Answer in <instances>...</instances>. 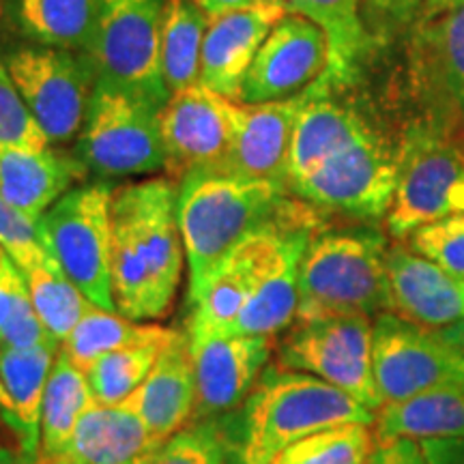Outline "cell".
I'll return each instance as SVG.
<instances>
[{
    "instance_id": "cell-12",
    "label": "cell",
    "mask_w": 464,
    "mask_h": 464,
    "mask_svg": "<svg viewBox=\"0 0 464 464\" xmlns=\"http://www.w3.org/2000/svg\"><path fill=\"white\" fill-rule=\"evenodd\" d=\"M5 65L50 144L69 142L82 131L97 82L89 58L39 45L14 52Z\"/></svg>"
},
{
    "instance_id": "cell-26",
    "label": "cell",
    "mask_w": 464,
    "mask_h": 464,
    "mask_svg": "<svg viewBox=\"0 0 464 464\" xmlns=\"http://www.w3.org/2000/svg\"><path fill=\"white\" fill-rule=\"evenodd\" d=\"M286 11L305 15L327 37V72L318 80L329 89L355 82L359 65L372 42L363 24L362 0H288Z\"/></svg>"
},
{
    "instance_id": "cell-20",
    "label": "cell",
    "mask_w": 464,
    "mask_h": 464,
    "mask_svg": "<svg viewBox=\"0 0 464 464\" xmlns=\"http://www.w3.org/2000/svg\"><path fill=\"white\" fill-rule=\"evenodd\" d=\"M121 404L140 417L164 443L189 426L196 409V370L188 332H177L161 348L142 385Z\"/></svg>"
},
{
    "instance_id": "cell-13",
    "label": "cell",
    "mask_w": 464,
    "mask_h": 464,
    "mask_svg": "<svg viewBox=\"0 0 464 464\" xmlns=\"http://www.w3.org/2000/svg\"><path fill=\"white\" fill-rule=\"evenodd\" d=\"M239 102L218 95L200 82L174 92L160 112L166 170L174 177L219 170L235 136Z\"/></svg>"
},
{
    "instance_id": "cell-45",
    "label": "cell",
    "mask_w": 464,
    "mask_h": 464,
    "mask_svg": "<svg viewBox=\"0 0 464 464\" xmlns=\"http://www.w3.org/2000/svg\"><path fill=\"white\" fill-rule=\"evenodd\" d=\"M437 332L443 335L445 340H450L451 344L458 346V348H462V351H464V321L450 324V327L437 329Z\"/></svg>"
},
{
    "instance_id": "cell-1",
    "label": "cell",
    "mask_w": 464,
    "mask_h": 464,
    "mask_svg": "<svg viewBox=\"0 0 464 464\" xmlns=\"http://www.w3.org/2000/svg\"><path fill=\"white\" fill-rule=\"evenodd\" d=\"M110 219L116 312L140 323L166 316L181 286L185 258L177 188L168 179L125 185L112 194Z\"/></svg>"
},
{
    "instance_id": "cell-11",
    "label": "cell",
    "mask_w": 464,
    "mask_h": 464,
    "mask_svg": "<svg viewBox=\"0 0 464 464\" xmlns=\"http://www.w3.org/2000/svg\"><path fill=\"white\" fill-rule=\"evenodd\" d=\"M372 372L381 402H402L464 385V351L437 329L382 312L372 329Z\"/></svg>"
},
{
    "instance_id": "cell-18",
    "label": "cell",
    "mask_w": 464,
    "mask_h": 464,
    "mask_svg": "<svg viewBox=\"0 0 464 464\" xmlns=\"http://www.w3.org/2000/svg\"><path fill=\"white\" fill-rule=\"evenodd\" d=\"M390 312L428 329L464 321V276L451 274L409 246L387 252Z\"/></svg>"
},
{
    "instance_id": "cell-49",
    "label": "cell",
    "mask_w": 464,
    "mask_h": 464,
    "mask_svg": "<svg viewBox=\"0 0 464 464\" xmlns=\"http://www.w3.org/2000/svg\"><path fill=\"white\" fill-rule=\"evenodd\" d=\"M0 14H3V0H0Z\"/></svg>"
},
{
    "instance_id": "cell-5",
    "label": "cell",
    "mask_w": 464,
    "mask_h": 464,
    "mask_svg": "<svg viewBox=\"0 0 464 464\" xmlns=\"http://www.w3.org/2000/svg\"><path fill=\"white\" fill-rule=\"evenodd\" d=\"M112 194L103 181L80 185L61 196L37 222L45 252L92 305L108 312H116L110 274Z\"/></svg>"
},
{
    "instance_id": "cell-36",
    "label": "cell",
    "mask_w": 464,
    "mask_h": 464,
    "mask_svg": "<svg viewBox=\"0 0 464 464\" xmlns=\"http://www.w3.org/2000/svg\"><path fill=\"white\" fill-rule=\"evenodd\" d=\"M409 247L451 274L464 276V216L421 226L409 237Z\"/></svg>"
},
{
    "instance_id": "cell-44",
    "label": "cell",
    "mask_w": 464,
    "mask_h": 464,
    "mask_svg": "<svg viewBox=\"0 0 464 464\" xmlns=\"http://www.w3.org/2000/svg\"><path fill=\"white\" fill-rule=\"evenodd\" d=\"M37 462L22 454L20 448H9V445L0 443V464H37Z\"/></svg>"
},
{
    "instance_id": "cell-32",
    "label": "cell",
    "mask_w": 464,
    "mask_h": 464,
    "mask_svg": "<svg viewBox=\"0 0 464 464\" xmlns=\"http://www.w3.org/2000/svg\"><path fill=\"white\" fill-rule=\"evenodd\" d=\"M374 448L372 423H346L290 445L271 464H365Z\"/></svg>"
},
{
    "instance_id": "cell-34",
    "label": "cell",
    "mask_w": 464,
    "mask_h": 464,
    "mask_svg": "<svg viewBox=\"0 0 464 464\" xmlns=\"http://www.w3.org/2000/svg\"><path fill=\"white\" fill-rule=\"evenodd\" d=\"M149 464H230L218 421L189 423L161 445Z\"/></svg>"
},
{
    "instance_id": "cell-3",
    "label": "cell",
    "mask_w": 464,
    "mask_h": 464,
    "mask_svg": "<svg viewBox=\"0 0 464 464\" xmlns=\"http://www.w3.org/2000/svg\"><path fill=\"white\" fill-rule=\"evenodd\" d=\"M288 188L232 174L196 170L177 189V222L189 271V297L254 232L276 224L295 205Z\"/></svg>"
},
{
    "instance_id": "cell-38",
    "label": "cell",
    "mask_w": 464,
    "mask_h": 464,
    "mask_svg": "<svg viewBox=\"0 0 464 464\" xmlns=\"http://www.w3.org/2000/svg\"><path fill=\"white\" fill-rule=\"evenodd\" d=\"M426 0H362V15L370 39L390 42L413 24Z\"/></svg>"
},
{
    "instance_id": "cell-33",
    "label": "cell",
    "mask_w": 464,
    "mask_h": 464,
    "mask_svg": "<svg viewBox=\"0 0 464 464\" xmlns=\"http://www.w3.org/2000/svg\"><path fill=\"white\" fill-rule=\"evenodd\" d=\"M166 346V344H164ZM164 346H131L108 353L86 370L92 396L100 404H121L142 385Z\"/></svg>"
},
{
    "instance_id": "cell-47",
    "label": "cell",
    "mask_w": 464,
    "mask_h": 464,
    "mask_svg": "<svg viewBox=\"0 0 464 464\" xmlns=\"http://www.w3.org/2000/svg\"><path fill=\"white\" fill-rule=\"evenodd\" d=\"M37 464H75L69 460L67 456H61V458H48V460H39Z\"/></svg>"
},
{
    "instance_id": "cell-22",
    "label": "cell",
    "mask_w": 464,
    "mask_h": 464,
    "mask_svg": "<svg viewBox=\"0 0 464 464\" xmlns=\"http://www.w3.org/2000/svg\"><path fill=\"white\" fill-rule=\"evenodd\" d=\"M84 170L82 161L63 158L52 149L0 144V196L34 222L73 189Z\"/></svg>"
},
{
    "instance_id": "cell-8",
    "label": "cell",
    "mask_w": 464,
    "mask_h": 464,
    "mask_svg": "<svg viewBox=\"0 0 464 464\" xmlns=\"http://www.w3.org/2000/svg\"><path fill=\"white\" fill-rule=\"evenodd\" d=\"M160 108L114 86L95 82L80 131L78 158L102 179L138 177L164 170L166 153Z\"/></svg>"
},
{
    "instance_id": "cell-7",
    "label": "cell",
    "mask_w": 464,
    "mask_h": 464,
    "mask_svg": "<svg viewBox=\"0 0 464 464\" xmlns=\"http://www.w3.org/2000/svg\"><path fill=\"white\" fill-rule=\"evenodd\" d=\"M161 0H102L95 34L86 50L97 82L164 108L170 91L161 80Z\"/></svg>"
},
{
    "instance_id": "cell-46",
    "label": "cell",
    "mask_w": 464,
    "mask_h": 464,
    "mask_svg": "<svg viewBox=\"0 0 464 464\" xmlns=\"http://www.w3.org/2000/svg\"><path fill=\"white\" fill-rule=\"evenodd\" d=\"M9 411H11V404H9L7 392H5L3 381H0V420H3V423H7V420H9Z\"/></svg>"
},
{
    "instance_id": "cell-15",
    "label": "cell",
    "mask_w": 464,
    "mask_h": 464,
    "mask_svg": "<svg viewBox=\"0 0 464 464\" xmlns=\"http://www.w3.org/2000/svg\"><path fill=\"white\" fill-rule=\"evenodd\" d=\"M409 73L428 125L445 131L464 123V7L417 24Z\"/></svg>"
},
{
    "instance_id": "cell-4",
    "label": "cell",
    "mask_w": 464,
    "mask_h": 464,
    "mask_svg": "<svg viewBox=\"0 0 464 464\" xmlns=\"http://www.w3.org/2000/svg\"><path fill=\"white\" fill-rule=\"evenodd\" d=\"M387 252L372 228L316 230L301 258L295 321L390 312Z\"/></svg>"
},
{
    "instance_id": "cell-41",
    "label": "cell",
    "mask_w": 464,
    "mask_h": 464,
    "mask_svg": "<svg viewBox=\"0 0 464 464\" xmlns=\"http://www.w3.org/2000/svg\"><path fill=\"white\" fill-rule=\"evenodd\" d=\"M430 464H464V440H421Z\"/></svg>"
},
{
    "instance_id": "cell-2",
    "label": "cell",
    "mask_w": 464,
    "mask_h": 464,
    "mask_svg": "<svg viewBox=\"0 0 464 464\" xmlns=\"http://www.w3.org/2000/svg\"><path fill=\"white\" fill-rule=\"evenodd\" d=\"M376 413L316 376L266 365L246 402L219 420L230 464H271L312 434L346 423H374Z\"/></svg>"
},
{
    "instance_id": "cell-27",
    "label": "cell",
    "mask_w": 464,
    "mask_h": 464,
    "mask_svg": "<svg viewBox=\"0 0 464 464\" xmlns=\"http://www.w3.org/2000/svg\"><path fill=\"white\" fill-rule=\"evenodd\" d=\"M177 332L179 329L131 321L123 314L91 305L61 344V353L86 372L97 359L108 353L131 346H164Z\"/></svg>"
},
{
    "instance_id": "cell-40",
    "label": "cell",
    "mask_w": 464,
    "mask_h": 464,
    "mask_svg": "<svg viewBox=\"0 0 464 464\" xmlns=\"http://www.w3.org/2000/svg\"><path fill=\"white\" fill-rule=\"evenodd\" d=\"M365 464H430L421 440L393 439L376 443Z\"/></svg>"
},
{
    "instance_id": "cell-48",
    "label": "cell",
    "mask_w": 464,
    "mask_h": 464,
    "mask_svg": "<svg viewBox=\"0 0 464 464\" xmlns=\"http://www.w3.org/2000/svg\"><path fill=\"white\" fill-rule=\"evenodd\" d=\"M263 3H265V5H277V7H284V9H286V3H288V0H263Z\"/></svg>"
},
{
    "instance_id": "cell-24",
    "label": "cell",
    "mask_w": 464,
    "mask_h": 464,
    "mask_svg": "<svg viewBox=\"0 0 464 464\" xmlns=\"http://www.w3.org/2000/svg\"><path fill=\"white\" fill-rule=\"evenodd\" d=\"M58 344L33 348H0V381L7 392L11 411L5 426L11 430L17 448L31 460H39V423H42L44 393Z\"/></svg>"
},
{
    "instance_id": "cell-43",
    "label": "cell",
    "mask_w": 464,
    "mask_h": 464,
    "mask_svg": "<svg viewBox=\"0 0 464 464\" xmlns=\"http://www.w3.org/2000/svg\"><path fill=\"white\" fill-rule=\"evenodd\" d=\"M464 7V0H426L421 9L420 22L434 20L439 15H448L451 11H458Z\"/></svg>"
},
{
    "instance_id": "cell-42",
    "label": "cell",
    "mask_w": 464,
    "mask_h": 464,
    "mask_svg": "<svg viewBox=\"0 0 464 464\" xmlns=\"http://www.w3.org/2000/svg\"><path fill=\"white\" fill-rule=\"evenodd\" d=\"M196 3L200 5V9L205 11L208 17L228 14V11L256 7V5H265L263 0H196Z\"/></svg>"
},
{
    "instance_id": "cell-19",
    "label": "cell",
    "mask_w": 464,
    "mask_h": 464,
    "mask_svg": "<svg viewBox=\"0 0 464 464\" xmlns=\"http://www.w3.org/2000/svg\"><path fill=\"white\" fill-rule=\"evenodd\" d=\"M284 14L286 9L277 5H256L208 17L200 58V84L237 102L254 56Z\"/></svg>"
},
{
    "instance_id": "cell-6",
    "label": "cell",
    "mask_w": 464,
    "mask_h": 464,
    "mask_svg": "<svg viewBox=\"0 0 464 464\" xmlns=\"http://www.w3.org/2000/svg\"><path fill=\"white\" fill-rule=\"evenodd\" d=\"M464 216V150L432 125H415L398 147V185L387 232L409 239L421 226Z\"/></svg>"
},
{
    "instance_id": "cell-23",
    "label": "cell",
    "mask_w": 464,
    "mask_h": 464,
    "mask_svg": "<svg viewBox=\"0 0 464 464\" xmlns=\"http://www.w3.org/2000/svg\"><path fill=\"white\" fill-rule=\"evenodd\" d=\"M329 86L316 80L305 89V100L295 121L293 147H290L288 185L305 177L312 168L357 140L370 127L351 108L329 100Z\"/></svg>"
},
{
    "instance_id": "cell-31",
    "label": "cell",
    "mask_w": 464,
    "mask_h": 464,
    "mask_svg": "<svg viewBox=\"0 0 464 464\" xmlns=\"http://www.w3.org/2000/svg\"><path fill=\"white\" fill-rule=\"evenodd\" d=\"M22 274L26 277L28 295L39 321L61 346L92 304L52 256Z\"/></svg>"
},
{
    "instance_id": "cell-25",
    "label": "cell",
    "mask_w": 464,
    "mask_h": 464,
    "mask_svg": "<svg viewBox=\"0 0 464 464\" xmlns=\"http://www.w3.org/2000/svg\"><path fill=\"white\" fill-rule=\"evenodd\" d=\"M372 428L376 443L393 439L464 440V385L382 404Z\"/></svg>"
},
{
    "instance_id": "cell-29",
    "label": "cell",
    "mask_w": 464,
    "mask_h": 464,
    "mask_svg": "<svg viewBox=\"0 0 464 464\" xmlns=\"http://www.w3.org/2000/svg\"><path fill=\"white\" fill-rule=\"evenodd\" d=\"M208 15L196 0H168L160 39V67L166 89L181 92L200 82V58Z\"/></svg>"
},
{
    "instance_id": "cell-28",
    "label": "cell",
    "mask_w": 464,
    "mask_h": 464,
    "mask_svg": "<svg viewBox=\"0 0 464 464\" xmlns=\"http://www.w3.org/2000/svg\"><path fill=\"white\" fill-rule=\"evenodd\" d=\"M92 402H95V396L91 392L86 372L69 362L58 348L44 393L42 423H39V460L65 456L80 417Z\"/></svg>"
},
{
    "instance_id": "cell-37",
    "label": "cell",
    "mask_w": 464,
    "mask_h": 464,
    "mask_svg": "<svg viewBox=\"0 0 464 464\" xmlns=\"http://www.w3.org/2000/svg\"><path fill=\"white\" fill-rule=\"evenodd\" d=\"M0 246L22 271L31 269L50 256L39 241L37 222L0 196Z\"/></svg>"
},
{
    "instance_id": "cell-30",
    "label": "cell",
    "mask_w": 464,
    "mask_h": 464,
    "mask_svg": "<svg viewBox=\"0 0 464 464\" xmlns=\"http://www.w3.org/2000/svg\"><path fill=\"white\" fill-rule=\"evenodd\" d=\"M102 0H20L22 31L39 45L89 50Z\"/></svg>"
},
{
    "instance_id": "cell-9",
    "label": "cell",
    "mask_w": 464,
    "mask_h": 464,
    "mask_svg": "<svg viewBox=\"0 0 464 464\" xmlns=\"http://www.w3.org/2000/svg\"><path fill=\"white\" fill-rule=\"evenodd\" d=\"M398 185V149L370 130L288 185L316 211L355 219L390 213Z\"/></svg>"
},
{
    "instance_id": "cell-39",
    "label": "cell",
    "mask_w": 464,
    "mask_h": 464,
    "mask_svg": "<svg viewBox=\"0 0 464 464\" xmlns=\"http://www.w3.org/2000/svg\"><path fill=\"white\" fill-rule=\"evenodd\" d=\"M31 301L26 277L7 249L0 246V334L22 305Z\"/></svg>"
},
{
    "instance_id": "cell-17",
    "label": "cell",
    "mask_w": 464,
    "mask_h": 464,
    "mask_svg": "<svg viewBox=\"0 0 464 464\" xmlns=\"http://www.w3.org/2000/svg\"><path fill=\"white\" fill-rule=\"evenodd\" d=\"M304 100L305 92H299L284 102L239 103L235 136L222 166L216 172L249 179V181H271L288 188L295 121Z\"/></svg>"
},
{
    "instance_id": "cell-35",
    "label": "cell",
    "mask_w": 464,
    "mask_h": 464,
    "mask_svg": "<svg viewBox=\"0 0 464 464\" xmlns=\"http://www.w3.org/2000/svg\"><path fill=\"white\" fill-rule=\"evenodd\" d=\"M0 144L3 147L50 149L48 136L22 100L3 61H0Z\"/></svg>"
},
{
    "instance_id": "cell-21",
    "label": "cell",
    "mask_w": 464,
    "mask_h": 464,
    "mask_svg": "<svg viewBox=\"0 0 464 464\" xmlns=\"http://www.w3.org/2000/svg\"><path fill=\"white\" fill-rule=\"evenodd\" d=\"M161 445L127 406L95 400L80 417L65 456L75 464H149Z\"/></svg>"
},
{
    "instance_id": "cell-16",
    "label": "cell",
    "mask_w": 464,
    "mask_h": 464,
    "mask_svg": "<svg viewBox=\"0 0 464 464\" xmlns=\"http://www.w3.org/2000/svg\"><path fill=\"white\" fill-rule=\"evenodd\" d=\"M274 346L260 335H216L191 340L196 409L191 423L219 421L235 413L269 365Z\"/></svg>"
},
{
    "instance_id": "cell-14",
    "label": "cell",
    "mask_w": 464,
    "mask_h": 464,
    "mask_svg": "<svg viewBox=\"0 0 464 464\" xmlns=\"http://www.w3.org/2000/svg\"><path fill=\"white\" fill-rule=\"evenodd\" d=\"M323 28L299 14H284L271 28L243 78L239 103L284 102L310 89L327 72Z\"/></svg>"
},
{
    "instance_id": "cell-10",
    "label": "cell",
    "mask_w": 464,
    "mask_h": 464,
    "mask_svg": "<svg viewBox=\"0 0 464 464\" xmlns=\"http://www.w3.org/2000/svg\"><path fill=\"white\" fill-rule=\"evenodd\" d=\"M372 329L365 314L295 321L277 346V363L338 387L376 413L382 402L372 372Z\"/></svg>"
}]
</instances>
